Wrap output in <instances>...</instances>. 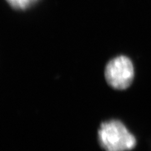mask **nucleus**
I'll return each mask as SVG.
<instances>
[{"instance_id": "obj_1", "label": "nucleus", "mask_w": 151, "mask_h": 151, "mask_svg": "<svg viewBox=\"0 0 151 151\" xmlns=\"http://www.w3.org/2000/svg\"><path fill=\"white\" fill-rule=\"evenodd\" d=\"M99 145L105 151H129L135 147V136L116 119L102 122L97 132Z\"/></svg>"}, {"instance_id": "obj_2", "label": "nucleus", "mask_w": 151, "mask_h": 151, "mask_svg": "<svg viewBox=\"0 0 151 151\" xmlns=\"http://www.w3.org/2000/svg\"><path fill=\"white\" fill-rule=\"evenodd\" d=\"M135 76L131 59L126 55H118L106 63L104 77L108 86L115 90H125L130 87Z\"/></svg>"}, {"instance_id": "obj_3", "label": "nucleus", "mask_w": 151, "mask_h": 151, "mask_svg": "<svg viewBox=\"0 0 151 151\" xmlns=\"http://www.w3.org/2000/svg\"><path fill=\"white\" fill-rule=\"evenodd\" d=\"M13 8L18 9H23L30 7L37 0H6Z\"/></svg>"}]
</instances>
